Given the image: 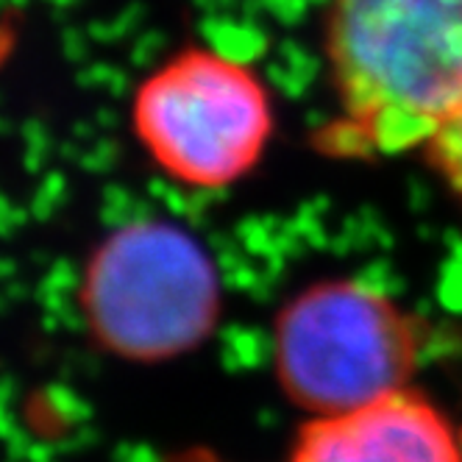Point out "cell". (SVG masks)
<instances>
[{"mask_svg": "<svg viewBox=\"0 0 462 462\" xmlns=\"http://www.w3.org/2000/svg\"><path fill=\"white\" fill-rule=\"evenodd\" d=\"M326 56L340 109L326 148H426L462 112V0H332Z\"/></svg>", "mask_w": 462, "mask_h": 462, "instance_id": "1", "label": "cell"}, {"mask_svg": "<svg viewBox=\"0 0 462 462\" xmlns=\"http://www.w3.org/2000/svg\"><path fill=\"white\" fill-rule=\"evenodd\" d=\"M81 310L106 351L159 362L201 346L220 315V284L209 254L162 220L117 228L92 254Z\"/></svg>", "mask_w": 462, "mask_h": 462, "instance_id": "2", "label": "cell"}, {"mask_svg": "<svg viewBox=\"0 0 462 462\" xmlns=\"http://www.w3.org/2000/svg\"><path fill=\"white\" fill-rule=\"evenodd\" d=\"M420 332L384 292L359 282H320L276 318L273 362L284 395L315 415H337L407 390Z\"/></svg>", "mask_w": 462, "mask_h": 462, "instance_id": "3", "label": "cell"}, {"mask_svg": "<svg viewBox=\"0 0 462 462\" xmlns=\"http://www.w3.org/2000/svg\"><path fill=\"white\" fill-rule=\"evenodd\" d=\"M134 131L171 179L217 189L256 168L273 134V109L243 64L184 51L140 87Z\"/></svg>", "mask_w": 462, "mask_h": 462, "instance_id": "4", "label": "cell"}, {"mask_svg": "<svg viewBox=\"0 0 462 462\" xmlns=\"http://www.w3.org/2000/svg\"><path fill=\"white\" fill-rule=\"evenodd\" d=\"M290 462H462L448 418L412 390L307 423Z\"/></svg>", "mask_w": 462, "mask_h": 462, "instance_id": "5", "label": "cell"}, {"mask_svg": "<svg viewBox=\"0 0 462 462\" xmlns=\"http://www.w3.org/2000/svg\"><path fill=\"white\" fill-rule=\"evenodd\" d=\"M423 151L446 187L462 201V112Z\"/></svg>", "mask_w": 462, "mask_h": 462, "instance_id": "6", "label": "cell"}, {"mask_svg": "<svg viewBox=\"0 0 462 462\" xmlns=\"http://www.w3.org/2000/svg\"><path fill=\"white\" fill-rule=\"evenodd\" d=\"M173 462H220V459H215L212 454H204V451H189V454H184V457H179Z\"/></svg>", "mask_w": 462, "mask_h": 462, "instance_id": "7", "label": "cell"}]
</instances>
